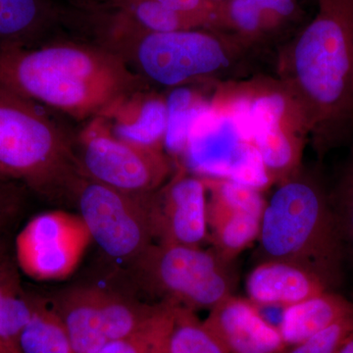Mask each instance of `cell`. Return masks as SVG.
<instances>
[{"mask_svg": "<svg viewBox=\"0 0 353 353\" xmlns=\"http://www.w3.org/2000/svg\"><path fill=\"white\" fill-rule=\"evenodd\" d=\"M279 81L303 111L321 159L353 138V0H318L307 25L279 50Z\"/></svg>", "mask_w": 353, "mask_h": 353, "instance_id": "6da1fadb", "label": "cell"}, {"mask_svg": "<svg viewBox=\"0 0 353 353\" xmlns=\"http://www.w3.org/2000/svg\"><path fill=\"white\" fill-rule=\"evenodd\" d=\"M146 87L122 57L99 43L0 48V88L74 119L101 116L123 95Z\"/></svg>", "mask_w": 353, "mask_h": 353, "instance_id": "7a4b0ae2", "label": "cell"}, {"mask_svg": "<svg viewBox=\"0 0 353 353\" xmlns=\"http://www.w3.org/2000/svg\"><path fill=\"white\" fill-rule=\"evenodd\" d=\"M276 185L266 201L257 240L261 260L299 265L321 279L329 290L340 287L345 248L321 181L303 167Z\"/></svg>", "mask_w": 353, "mask_h": 353, "instance_id": "3957f363", "label": "cell"}, {"mask_svg": "<svg viewBox=\"0 0 353 353\" xmlns=\"http://www.w3.org/2000/svg\"><path fill=\"white\" fill-rule=\"evenodd\" d=\"M97 41L124 59L148 83L176 88L214 78L246 51L209 29L148 32L109 12L95 18Z\"/></svg>", "mask_w": 353, "mask_h": 353, "instance_id": "277c9868", "label": "cell"}, {"mask_svg": "<svg viewBox=\"0 0 353 353\" xmlns=\"http://www.w3.org/2000/svg\"><path fill=\"white\" fill-rule=\"evenodd\" d=\"M77 146L41 105L0 88V178L50 201L70 199L82 178Z\"/></svg>", "mask_w": 353, "mask_h": 353, "instance_id": "5b68a950", "label": "cell"}, {"mask_svg": "<svg viewBox=\"0 0 353 353\" xmlns=\"http://www.w3.org/2000/svg\"><path fill=\"white\" fill-rule=\"evenodd\" d=\"M209 108L238 123L259 155L268 183L278 185L303 168L307 124L279 79L219 85Z\"/></svg>", "mask_w": 353, "mask_h": 353, "instance_id": "8992f818", "label": "cell"}, {"mask_svg": "<svg viewBox=\"0 0 353 353\" xmlns=\"http://www.w3.org/2000/svg\"><path fill=\"white\" fill-rule=\"evenodd\" d=\"M229 264L214 250L152 243L128 267L134 284L158 303L197 311L233 294Z\"/></svg>", "mask_w": 353, "mask_h": 353, "instance_id": "52a82bcc", "label": "cell"}, {"mask_svg": "<svg viewBox=\"0 0 353 353\" xmlns=\"http://www.w3.org/2000/svg\"><path fill=\"white\" fill-rule=\"evenodd\" d=\"M76 146L85 178L130 194L157 192L175 171L176 163L164 146L120 138L101 116L88 121Z\"/></svg>", "mask_w": 353, "mask_h": 353, "instance_id": "ba28073f", "label": "cell"}, {"mask_svg": "<svg viewBox=\"0 0 353 353\" xmlns=\"http://www.w3.org/2000/svg\"><path fill=\"white\" fill-rule=\"evenodd\" d=\"M50 303L64 322L76 353H94L134 334L160 306L97 285L70 287Z\"/></svg>", "mask_w": 353, "mask_h": 353, "instance_id": "9c48e42d", "label": "cell"}, {"mask_svg": "<svg viewBox=\"0 0 353 353\" xmlns=\"http://www.w3.org/2000/svg\"><path fill=\"white\" fill-rule=\"evenodd\" d=\"M150 194L112 189L82 176L72 201L94 241L109 259L129 266L153 241Z\"/></svg>", "mask_w": 353, "mask_h": 353, "instance_id": "30bf717a", "label": "cell"}, {"mask_svg": "<svg viewBox=\"0 0 353 353\" xmlns=\"http://www.w3.org/2000/svg\"><path fill=\"white\" fill-rule=\"evenodd\" d=\"M92 241L80 215L46 211L31 218L16 234L13 254L27 277L53 282L77 270Z\"/></svg>", "mask_w": 353, "mask_h": 353, "instance_id": "8fae6325", "label": "cell"}, {"mask_svg": "<svg viewBox=\"0 0 353 353\" xmlns=\"http://www.w3.org/2000/svg\"><path fill=\"white\" fill-rule=\"evenodd\" d=\"M208 190V232L214 250L231 263L259 240L266 201L261 190L227 176H202Z\"/></svg>", "mask_w": 353, "mask_h": 353, "instance_id": "7c38bea8", "label": "cell"}, {"mask_svg": "<svg viewBox=\"0 0 353 353\" xmlns=\"http://www.w3.org/2000/svg\"><path fill=\"white\" fill-rule=\"evenodd\" d=\"M150 215L154 243L201 246L209 233L203 178L176 162L169 180L150 194Z\"/></svg>", "mask_w": 353, "mask_h": 353, "instance_id": "4fadbf2b", "label": "cell"}, {"mask_svg": "<svg viewBox=\"0 0 353 353\" xmlns=\"http://www.w3.org/2000/svg\"><path fill=\"white\" fill-rule=\"evenodd\" d=\"M301 16L299 0H222L210 30L248 52L280 38Z\"/></svg>", "mask_w": 353, "mask_h": 353, "instance_id": "5bb4252c", "label": "cell"}, {"mask_svg": "<svg viewBox=\"0 0 353 353\" xmlns=\"http://www.w3.org/2000/svg\"><path fill=\"white\" fill-rule=\"evenodd\" d=\"M250 299L232 296L209 310L204 324L230 353H285L278 327Z\"/></svg>", "mask_w": 353, "mask_h": 353, "instance_id": "9a60e30c", "label": "cell"}, {"mask_svg": "<svg viewBox=\"0 0 353 353\" xmlns=\"http://www.w3.org/2000/svg\"><path fill=\"white\" fill-rule=\"evenodd\" d=\"M245 289L259 307L282 309L331 290L312 272L279 260H261L248 274Z\"/></svg>", "mask_w": 353, "mask_h": 353, "instance_id": "2e32d148", "label": "cell"}, {"mask_svg": "<svg viewBox=\"0 0 353 353\" xmlns=\"http://www.w3.org/2000/svg\"><path fill=\"white\" fill-rule=\"evenodd\" d=\"M101 116L120 138L165 148L168 128L167 97L150 87L123 95Z\"/></svg>", "mask_w": 353, "mask_h": 353, "instance_id": "e0dca14e", "label": "cell"}, {"mask_svg": "<svg viewBox=\"0 0 353 353\" xmlns=\"http://www.w3.org/2000/svg\"><path fill=\"white\" fill-rule=\"evenodd\" d=\"M77 11L55 0H0V48H32L75 20Z\"/></svg>", "mask_w": 353, "mask_h": 353, "instance_id": "ac0fdd59", "label": "cell"}, {"mask_svg": "<svg viewBox=\"0 0 353 353\" xmlns=\"http://www.w3.org/2000/svg\"><path fill=\"white\" fill-rule=\"evenodd\" d=\"M353 312V303L334 290L283 309L278 329L285 345H299Z\"/></svg>", "mask_w": 353, "mask_h": 353, "instance_id": "d6986e66", "label": "cell"}, {"mask_svg": "<svg viewBox=\"0 0 353 353\" xmlns=\"http://www.w3.org/2000/svg\"><path fill=\"white\" fill-rule=\"evenodd\" d=\"M34 296L26 292L9 245L0 246V341L16 352L18 336L32 317Z\"/></svg>", "mask_w": 353, "mask_h": 353, "instance_id": "ffe728a7", "label": "cell"}, {"mask_svg": "<svg viewBox=\"0 0 353 353\" xmlns=\"http://www.w3.org/2000/svg\"><path fill=\"white\" fill-rule=\"evenodd\" d=\"M19 353H76L61 317L51 303L34 296L32 317L18 336Z\"/></svg>", "mask_w": 353, "mask_h": 353, "instance_id": "44dd1931", "label": "cell"}, {"mask_svg": "<svg viewBox=\"0 0 353 353\" xmlns=\"http://www.w3.org/2000/svg\"><path fill=\"white\" fill-rule=\"evenodd\" d=\"M105 11L148 32H167L206 29L201 22L188 17L155 0H102Z\"/></svg>", "mask_w": 353, "mask_h": 353, "instance_id": "7402d4cb", "label": "cell"}, {"mask_svg": "<svg viewBox=\"0 0 353 353\" xmlns=\"http://www.w3.org/2000/svg\"><path fill=\"white\" fill-rule=\"evenodd\" d=\"M171 305L167 353H230L219 339L199 320L196 311Z\"/></svg>", "mask_w": 353, "mask_h": 353, "instance_id": "603a6c76", "label": "cell"}, {"mask_svg": "<svg viewBox=\"0 0 353 353\" xmlns=\"http://www.w3.org/2000/svg\"><path fill=\"white\" fill-rule=\"evenodd\" d=\"M172 90L169 97H166L168 128L165 148L167 152H185L190 127L197 116L208 108L209 101L196 90L187 88V85Z\"/></svg>", "mask_w": 353, "mask_h": 353, "instance_id": "cb8c5ba5", "label": "cell"}, {"mask_svg": "<svg viewBox=\"0 0 353 353\" xmlns=\"http://www.w3.org/2000/svg\"><path fill=\"white\" fill-rule=\"evenodd\" d=\"M159 303L157 312L145 326L126 338L108 343L94 353H167L172 305Z\"/></svg>", "mask_w": 353, "mask_h": 353, "instance_id": "d4e9b609", "label": "cell"}, {"mask_svg": "<svg viewBox=\"0 0 353 353\" xmlns=\"http://www.w3.org/2000/svg\"><path fill=\"white\" fill-rule=\"evenodd\" d=\"M330 197L345 252L353 259V145L340 182Z\"/></svg>", "mask_w": 353, "mask_h": 353, "instance_id": "484cf974", "label": "cell"}, {"mask_svg": "<svg viewBox=\"0 0 353 353\" xmlns=\"http://www.w3.org/2000/svg\"><path fill=\"white\" fill-rule=\"evenodd\" d=\"M353 331V312L307 340L294 345L287 353H336L343 340Z\"/></svg>", "mask_w": 353, "mask_h": 353, "instance_id": "4316f807", "label": "cell"}, {"mask_svg": "<svg viewBox=\"0 0 353 353\" xmlns=\"http://www.w3.org/2000/svg\"><path fill=\"white\" fill-rule=\"evenodd\" d=\"M24 189L19 183L0 178V246L9 245V231L24 204Z\"/></svg>", "mask_w": 353, "mask_h": 353, "instance_id": "83f0119b", "label": "cell"}, {"mask_svg": "<svg viewBox=\"0 0 353 353\" xmlns=\"http://www.w3.org/2000/svg\"><path fill=\"white\" fill-rule=\"evenodd\" d=\"M167 8L188 17L194 18L211 29L215 19L218 2L214 0H155Z\"/></svg>", "mask_w": 353, "mask_h": 353, "instance_id": "f1b7e54d", "label": "cell"}, {"mask_svg": "<svg viewBox=\"0 0 353 353\" xmlns=\"http://www.w3.org/2000/svg\"><path fill=\"white\" fill-rule=\"evenodd\" d=\"M55 1L59 3H61V1L64 2V6L82 14L94 13L101 6V0H55Z\"/></svg>", "mask_w": 353, "mask_h": 353, "instance_id": "f546056e", "label": "cell"}, {"mask_svg": "<svg viewBox=\"0 0 353 353\" xmlns=\"http://www.w3.org/2000/svg\"><path fill=\"white\" fill-rule=\"evenodd\" d=\"M0 353H19L16 350H11L10 347H7L3 341H0Z\"/></svg>", "mask_w": 353, "mask_h": 353, "instance_id": "4dcf8cb0", "label": "cell"}, {"mask_svg": "<svg viewBox=\"0 0 353 353\" xmlns=\"http://www.w3.org/2000/svg\"><path fill=\"white\" fill-rule=\"evenodd\" d=\"M214 1H222V0H214Z\"/></svg>", "mask_w": 353, "mask_h": 353, "instance_id": "1f68e13d", "label": "cell"}]
</instances>
